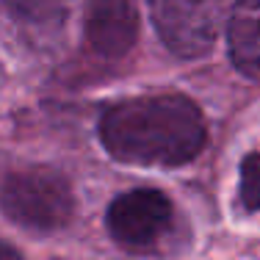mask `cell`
<instances>
[{"instance_id":"6da1fadb","label":"cell","mask_w":260,"mask_h":260,"mask_svg":"<svg viewBox=\"0 0 260 260\" xmlns=\"http://www.w3.org/2000/svg\"><path fill=\"white\" fill-rule=\"evenodd\" d=\"M100 139L116 160L136 166H180L205 144V116L183 94H147L111 105Z\"/></svg>"},{"instance_id":"7a4b0ae2","label":"cell","mask_w":260,"mask_h":260,"mask_svg":"<svg viewBox=\"0 0 260 260\" xmlns=\"http://www.w3.org/2000/svg\"><path fill=\"white\" fill-rule=\"evenodd\" d=\"M0 208L14 224L25 230L53 233L70 221L75 197L64 175L39 166L6 177L0 188Z\"/></svg>"},{"instance_id":"3957f363","label":"cell","mask_w":260,"mask_h":260,"mask_svg":"<svg viewBox=\"0 0 260 260\" xmlns=\"http://www.w3.org/2000/svg\"><path fill=\"white\" fill-rule=\"evenodd\" d=\"M105 221L119 246L130 252H152L175 224V208L160 191L136 188L111 202Z\"/></svg>"},{"instance_id":"277c9868","label":"cell","mask_w":260,"mask_h":260,"mask_svg":"<svg viewBox=\"0 0 260 260\" xmlns=\"http://www.w3.org/2000/svg\"><path fill=\"white\" fill-rule=\"evenodd\" d=\"M219 6L221 0H150L160 39L183 58L210 50L219 28Z\"/></svg>"},{"instance_id":"5b68a950","label":"cell","mask_w":260,"mask_h":260,"mask_svg":"<svg viewBox=\"0 0 260 260\" xmlns=\"http://www.w3.org/2000/svg\"><path fill=\"white\" fill-rule=\"evenodd\" d=\"M139 17L133 0H91L86 17L89 45L105 58H122L136 42Z\"/></svg>"},{"instance_id":"8992f818","label":"cell","mask_w":260,"mask_h":260,"mask_svg":"<svg viewBox=\"0 0 260 260\" xmlns=\"http://www.w3.org/2000/svg\"><path fill=\"white\" fill-rule=\"evenodd\" d=\"M227 36L235 67L260 80V0H235Z\"/></svg>"},{"instance_id":"52a82bcc","label":"cell","mask_w":260,"mask_h":260,"mask_svg":"<svg viewBox=\"0 0 260 260\" xmlns=\"http://www.w3.org/2000/svg\"><path fill=\"white\" fill-rule=\"evenodd\" d=\"M241 205L249 213L260 208V152L246 155L241 164Z\"/></svg>"},{"instance_id":"ba28073f","label":"cell","mask_w":260,"mask_h":260,"mask_svg":"<svg viewBox=\"0 0 260 260\" xmlns=\"http://www.w3.org/2000/svg\"><path fill=\"white\" fill-rule=\"evenodd\" d=\"M17 14H22L25 20L42 22V20H50L55 17L61 9H64L67 0H6Z\"/></svg>"},{"instance_id":"9c48e42d","label":"cell","mask_w":260,"mask_h":260,"mask_svg":"<svg viewBox=\"0 0 260 260\" xmlns=\"http://www.w3.org/2000/svg\"><path fill=\"white\" fill-rule=\"evenodd\" d=\"M0 260H22V257L17 255L9 244H3V241H0Z\"/></svg>"}]
</instances>
